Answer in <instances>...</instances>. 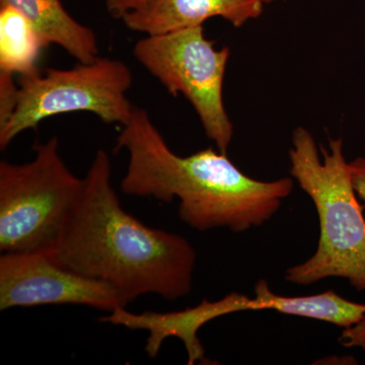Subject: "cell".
<instances>
[{
	"label": "cell",
	"instance_id": "obj_5",
	"mask_svg": "<svg viewBox=\"0 0 365 365\" xmlns=\"http://www.w3.org/2000/svg\"><path fill=\"white\" fill-rule=\"evenodd\" d=\"M131 85L132 73L124 62L101 57L71 69L20 76L14 111L0 125V150L45 119L66 113L88 112L105 124L123 126L134 110L126 97Z\"/></svg>",
	"mask_w": 365,
	"mask_h": 365
},
{
	"label": "cell",
	"instance_id": "obj_1",
	"mask_svg": "<svg viewBox=\"0 0 365 365\" xmlns=\"http://www.w3.org/2000/svg\"><path fill=\"white\" fill-rule=\"evenodd\" d=\"M45 253L63 267L109 283L126 307L144 294L182 299L193 287V246L124 210L104 150L96 153L58 241Z\"/></svg>",
	"mask_w": 365,
	"mask_h": 365
},
{
	"label": "cell",
	"instance_id": "obj_11",
	"mask_svg": "<svg viewBox=\"0 0 365 365\" xmlns=\"http://www.w3.org/2000/svg\"><path fill=\"white\" fill-rule=\"evenodd\" d=\"M48 45L20 11L0 4V71L14 76L37 71L41 52Z\"/></svg>",
	"mask_w": 365,
	"mask_h": 365
},
{
	"label": "cell",
	"instance_id": "obj_15",
	"mask_svg": "<svg viewBox=\"0 0 365 365\" xmlns=\"http://www.w3.org/2000/svg\"><path fill=\"white\" fill-rule=\"evenodd\" d=\"M151 1L153 0H105V4L114 18L121 20L125 14L136 11Z\"/></svg>",
	"mask_w": 365,
	"mask_h": 365
},
{
	"label": "cell",
	"instance_id": "obj_16",
	"mask_svg": "<svg viewBox=\"0 0 365 365\" xmlns=\"http://www.w3.org/2000/svg\"><path fill=\"white\" fill-rule=\"evenodd\" d=\"M260 1L264 4H272V2L276 1V0H260Z\"/></svg>",
	"mask_w": 365,
	"mask_h": 365
},
{
	"label": "cell",
	"instance_id": "obj_9",
	"mask_svg": "<svg viewBox=\"0 0 365 365\" xmlns=\"http://www.w3.org/2000/svg\"><path fill=\"white\" fill-rule=\"evenodd\" d=\"M263 7L260 0H153L121 20L129 30L155 36L202 26L216 16L241 28L258 19Z\"/></svg>",
	"mask_w": 365,
	"mask_h": 365
},
{
	"label": "cell",
	"instance_id": "obj_6",
	"mask_svg": "<svg viewBox=\"0 0 365 365\" xmlns=\"http://www.w3.org/2000/svg\"><path fill=\"white\" fill-rule=\"evenodd\" d=\"M230 51L216 49L202 26L137 41L133 55L173 97L184 96L200 119L206 135L227 153L234 126L223 103V81Z\"/></svg>",
	"mask_w": 365,
	"mask_h": 365
},
{
	"label": "cell",
	"instance_id": "obj_12",
	"mask_svg": "<svg viewBox=\"0 0 365 365\" xmlns=\"http://www.w3.org/2000/svg\"><path fill=\"white\" fill-rule=\"evenodd\" d=\"M19 85L14 74L0 71V125L6 123L14 111L18 101Z\"/></svg>",
	"mask_w": 365,
	"mask_h": 365
},
{
	"label": "cell",
	"instance_id": "obj_8",
	"mask_svg": "<svg viewBox=\"0 0 365 365\" xmlns=\"http://www.w3.org/2000/svg\"><path fill=\"white\" fill-rule=\"evenodd\" d=\"M247 311H260L258 299L232 292L216 302L203 299L195 307L167 313L143 312L136 314L127 311L126 307H119L100 318V321L128 330L146 331L148 337L144 349L150 359L158 356L165 340L178 338L185 346L188 364L193 365L207 364L205 350L198 337L199 330L220 317Z\"/></svg>",
	"mask_w": 365,
	"mask_h": 365
},
{
	"label": "cell",
	"instance_id": "obj_2",
	"mask_svg": "<svg viewBox=\"0 0 365 365\" xmlns=\"http://www.w3.org/2000/svg\"><path fill=\"white\" fill-rule=\"evenodd\" d=\"M122 150L129 163L121 191L165 203L179 199L182 222L199 232L225 227L241 234L260 227L294 189L292 178L263 182L247 176L227 153L211 148L178 155L143 108L134 107L122 126L115 151Z\"/></svg>",
	"mask_w": 365,
	"mask_h": 365
},
{
	"label": "cell",
	"instance_id": "obj_10",
	"mask_svg": "<svg viewBox=\"0 0 365 365\" xmlns=\"http://www.w3.org/2000/svg\"><path fill=\"white\" fill-rule=\"evenodd\" d=\"M20 11L48 44H55L81 63L98 58L97 36L91 28L76 21L61 0H0Z\"/></svg>",
	"mask_w": 365,
	"mask_h": 365
},
{
	"label": "cell",
	"instance_id": "obj_4",
	"mask_svg": "<svg viewBox=\"0 0 365 365\" xmlns=\"http://www.w3.org/2000/svg\"><path fill=\"white\" fill-rule=\"evenodd\" d=\"M26 163L0 162V251L48 252L58 241L83 188L53 136Z\"/></svg>",
	"mask_w": 365,
	"mask_h": 365
},
{
	"label": "cell",
	"instance_id": "obj_13",
	"mask_svg": "<svg viewBox=\"0 0 365 365\" xmlns=\"http://www.w3.org/2000/svg\"><path fill=\"white\" fill-rule=\"evenodd\" d=\"M339 340L346 348H361L365 351V314L356 324L344 329Z\"/></svg>",
	"mask_w": 365,
	"mask_h": 365
},
{
	"label": "cell",
	"instance_id": "obj_14",
	"mask_svg": "<svg viewBox=\"0 0 365 365\" xmlns=\"http://www.w3.org/2000/svg\"><path fill=\"white\" fill-rule=\"evenodd\" d=\"M355 193L365 209V158H357L348 163Z\"/></svg>",
	"mask_w": 365,
	"mask_h": 365
},
{
	"label": "cell",
	"instance_id": "obj_7",
	"mask_svg": "<svg viewBox=\"0 0 365 365\" xmlns=\"http://www.w3.org/2000/svg\"><path fill=\"white\" fill-rule=\"evenodd\" d=\"M63 304L90 307L109 314L126 307L109 283L63 267L45 252L1 254L0 311Z\"/></svg>",
	"mask_w": 365,
	"mask_h": 365
},
{
	"label": "cell",
	"instance_id": "obj_3",
	"mask_svg": "<svg viewBox=\"0 0 365 365\" xmlns=\"http://www.w3.org/2000/svg\"><path fill=\"white\" fill-rule=\"evenodd\" d=\"M323 160L313 135L304 127L292 134L290 175L316 206L319 237L316 253L292 266L285 280L309 285L330 277L344 278L359 292L365 290V217L355 193L340 138L322 146Z\"/></svg>",
	"mask_w": 365,
	"mask_h": 365
}]
</instances>
